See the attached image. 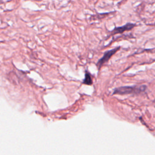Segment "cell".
<instances>
[{
  "mask_svg": "<svg viewBox=\"0 0 155 155\" xmlns=\"http://www.w3.org/2000/svg\"><path fill=\"white\" fill-rule=\"evenodd\" d=\"M146 89V87L145 85L140 86H126V87H121L119 88H115L114 90V94H127L130 93H136L139 94L143 91H144Z\"/></svg>",
  "mask_w": 155,
  "mask_h": 155,
  "instance_id": "1",
  "label": "cell"
},
{
  "mask_svg": "<svg viewBox=\"0 0 155 155\" xmlns=\"http://www.w3.org/2000/svg\"><path fill=\"white\" fill-rule=\"evenodd\" d=\"M120 47H115L111 50H107L106 51L103 56L97 61V64H96V65L97 67V68L99 69L105 63L107 62L109 59L112 57V56H113L118 50H119Z\"/></svg>",
  "mask_w": 155,
  "mask_h": 155,
  "instance_id": "2",
  "label": "cell"
},
{
  "mask_svg": "<svg viewBox=\"0 0 155 155\" xmlns=\"http://www.w3.org/2000/svg\"><path fill=\"white\" fill-rule=\"evenodd\" d=\"M136 26V24L135 23L128 22L124 25L119 26V27H116L110 31V36H113V35H116L117 34H122L125 31H130L133 28H134Z\"/></svg>",
  "mask_w": 155,
  "mask_h": 155,
  "instance_id": "3",
  "label": "cell"
},
{
  "mask_svg": "<svg viewBox=\"0 0 155 155\" xmlns=\"http://www.w3.org/2000/svg\"><path fill=\"white\" fill-rule=\"evenodd\" d=\"M84 83L87 84V85H91L92 84L91 75H90V74L88 71H86V73H85V79H84Z\"/></svg>",
  "mask_w": 155,
  "mask_h": 155,
  "instance_id": "4",
  "label": "cell"
}]
</instances>
